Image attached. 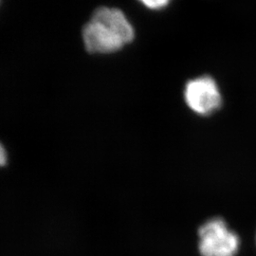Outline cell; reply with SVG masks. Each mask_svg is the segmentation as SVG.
<instances>
[{
    "instance_id": "obj_5",
    "label": "cell",
    "mask_w": 256,
    "mask_h": 256,
    "mask_svg": "<svg viewBox=\"0 0 256 256\" xmlns=\"http://www.w3.org/2000/svg\"><path fill=\"white\" fill-rule=\"evenodd\" d=\"M7 164V153L4 146L0 144V166H4Z\"/></svg>"
},
{
    "instance_id": "obj_1",
    "label": "cell",
    "mask_w": 256,
    "mask_h": 256,
    "mask_svg": "<svg viewBox=\"0 0 256 256\" xmlns=\"http://www.w3.org/2000/svg\"><path fill=\"white\" fill-rule=\"evenodd\" d=\"M134 38V28L118 9L96 10L82 30L86 48L92 54H111L120 50Z\"/></svg>"
},
{
    "instance_id": "obj_2",
    "label": "cell",
    "mask_w": 256,
    "mask_h": 256,
    "mask_svg": "<svg viewBox=\"0 0 256 256\" xmlns=\"http://www.w3.org/2000/svg\"><path fill=\"white\" fill-rule=\"evenodd\" d=\"M198 238L202 256H236L240 247L238 234L220 218L206 221L198 230Z\"/></svg>"
},
{
    "instance_id": "obj_4",
    "label": "cell",
    "mask_w": 256,
    "mask_h": 256,
    "mask_svg": "<svg viewBox=\"0 0 256 256\" xmlns=\"http://www.w3.org/2000/svg\"><path fill=\"white\" fill-rule=\"evenodd\" d=\"M144 6L150 10H160L165 8L171 0H138Z\"/></svg>"
},
{
    "instance_id": "obj_3",
    "label": "cell",
    "mask_w": 256,
    "mask_h": 256,
    "mask_svg": "<svg viewBox=\"0 0 256 256\" xmlns=\"http://www.w3.org/2000/svg\"><path fill=\"white\" fill-rule=\"evenodd\" d=\"M187 106L200 115H210L222 102L220 88L210 76H202L187 82L184 90Z\"/></svg>"
}]
</instances>
